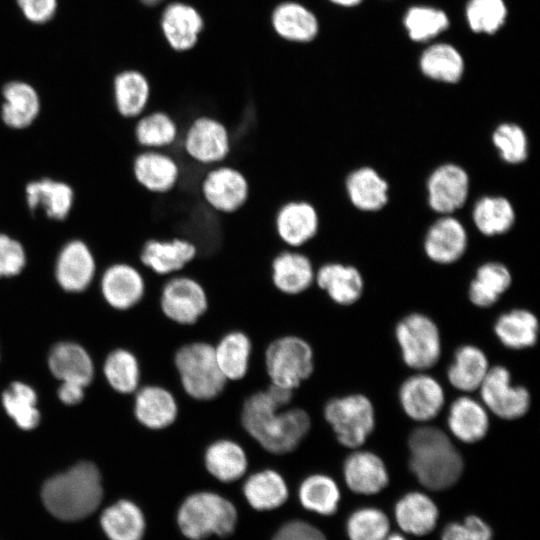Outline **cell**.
I'll return each instance as SVG.
<instances>
[{
	"mask_svg": "<svg viewBox=\"0 0 540 540\" xmlns=\"http://www.w3.org/2000/svg\"><path fill=\"white\" fill-rule=\"evenodd\" d=\"M157 303L165 319L182 327L196 325L210 311L206 288L198 279L186 273L163 280Z\"/></svg>",
	"mask_w": 540,
	"mask_h": 540,
	"instance_id": "cell-7",
	"label": "cell"
},
{
	"mask_svg": "<svg viewBox=\"0 0 540 540\" xmlns=\"http://www.w3.org/2000/svg\"><path fill=\"white\" fill-rule=\"evenodd\" d=\"M403 26L411 41L425 43L446 31L450 26V19L443 9L419 4L405 11Z\"/></svg>",
	"mask_w": 540,
	"mask_h": 540,
	"instance_id": "cell-46",
	"label": "cell"
},
{
	"mask_svg": "<svg viewBox=\"0 0 540 540\" xmlns=\"http://www.w3.org/2000/svg\"><path fill=\"white\" fill-rule=\"evenodd\" d=\"M512 283L508 267L500 262H487L479 266L468 289L472 304L480 308L494 305Z\"/></svg>",
	"mask_w": 540,
	"mask_h": 540,
	"instance_id": "cell-39",
	"label": "cell"
},
{
	"mask_svg": "<svg viewBox=\"0 0 540 540\" xmlns=\"http://www.w3.org/2000/svg\"><path fill=\"white\" fill-rule=\"evenodd\" d=\"M2 120L12 128L29 126L37 117L40 101L36 91L23 82L8 83L3 89Z\"/></svg>",
	"mask_w": 540,
	"mask_h": 540,
	"instance_id": "cell-42",
	"label": "cell"
},
{
	"mask_svg": "<svg viewBox=\"0 0 540 540\" xmlns=\"http://www.w3.org/2000/svg\"><path fill=\"white\" fill-rule=\"evenodd\" d=\"M389 528V520L384 512L373 507L354 511L346 525L350 540H384Z\"/></svg>",
	"mask_w": 540,
	"mask_h": 540,
	"instance_id": "cell-49",
	"label": "cell"
},
{
	"mask_svg": "<svg viewBox=\"0 0 540 540\" xmlns=\"http://www.w3.org/2000/svg\"><path fill=\"white\" fill-rule=\"evenodd\" d=\"M175 145L191 161L212 167L225 163L231 150V139L222 121L209 115H199L181 131Z\"/></svg>",
	"mask_w": 540,
	"mask_h": 540,
	"instance_id": "cell-9",
	"label": "cell"
},
{
	"mask_svg": "<svg viewBox=\"0 0 540 540\" xmlns=\"http://www.w3.org/2000/svg\"><path fill=\"white\" fill-rule=\"evenodd\" d=\"M51 373L61 382L88 386L94 377V365L87 351L74 342L55 344L48 355Z\"/></svg>",
	"mask_w": 540,
	"mask_h": 540,
	"instance_id": "cell-28",
	"label": "cell"
},
{
	"mask_svg": "<svg viewBox=\"0 0 540 540\" xmlns=\"http://www.w3.org/2000/svg\"><path fill=\"white\" fill-rule=\"evenodd\" d=\"M161 26L168 43L178 51L192 48L203 28V20L190 5L176 2L163 12Z\"/></svg>",
	"mask_w": 540,
	"mask_h": 540,
	"instance_id": "cell-32",
	"label": "cell"
},
{
	"mask_svg": "<svg viewBox=\"0 0 540 540\" xmlns=\"http://www.w3.org/2000/svg\"><path fill=\"white\" fill-rule=\"evenodd\" d=\"M494 332L505 347L526 349L534 346L538 340L539 321L529 310L513 309L497 318Z\"/></svg>",
	"mask_w": 540,
	"mask_h": 540,
	"instance_id": "cell-35",
	"label": "cell"
},
{
	"mask_svg": "<svg viewBox=\"0 0 540 540\" xmlns=\"http://www.w3.org/2000/svg\"><path fill=\"white\" fill-rule=\"evenodd\" d=\"M298 497L305 509L321 515H332L337 511L341 495L333 478L316 473L301 482Z\"/></svg>",
	"mask_w": 540,
	"mask_h": 540,
	"instance_id": "cell-45",
	"label": "cell"
},
{
	"mask_svg": "<svg viewBox=\"0 0 540 540\" xmlns=\"http://www.w3.org/2000/svg\"><path fill=\"white\" fill-rule=\"evenodd\" d=\"M314 285L342 306L358 301L364 289L362 275L356 267L333 260L316 267Z\"/></svg>",
	"mask_w": 540,
	"mask_h": 540,
	"instance_id": "cell-22",
	"label": "cell"
},
{
	"mask_svg": "<svg viewBox=\"0 0 540 540\" xmlns=\"http://www.w3.org/2000/svg\"><path fill=\"white\" fill-rule=\"evenodd\" d=\"M203 463L213 478L223 483H232L246 474L249 460L240 442L230 437H219L205 446Z\"/></svg>",
	"mask_w": 540,
	"mask_h": 540,
	"instance_id": "cell-23",
	"label": "cell"
},
{
	"mask_svg": "<svg viewBox=\"0 0 540 540\" xmlns=\"http://www.w3.org/2000/svg\"><path fill=\"white\" fill-rule=\"evenodd\" d=\"M263 363L269 383L296 391L314 372V350L303 337L283 334L267 344Z\"/></svg>",
	"mask_w": 540,
	"mask_h": 540,
	"instance_id": "cell-6",
	"label": "cell"
},
{
	"mask_svg": "<svg viewBox=\"0 0 540 540\" xmlns=\"http://www.w3.org/2000/svg\"><path fill=\"white\" fill-rule=\"evenodd\" d=\"M24 15L32 22L43 23L54 15L56 0H18Z\"/></svg>",
	"mask_w": 540,
	"mask_h": 540,
	"instance_id": "cell-54",
	"label": "cell"
},
{
	"mask_svg": "<svg viewBox=\"0 0 540 540\" xmlns=\"http://www.w3.org/2000/svg\"><path fill=\"white\" fill-rule=\"evenodd\" d=\"M469 185L468 173L461 166L453 163L438 166L427 180L430 208L441 215H450L465 204Z\"/></svg>",
	"mask_w": 540,
	"mask_h": 540,
	"instance_id": "cell-19",
	"label": "cell"
},
{
	"mask_svg": "<svg viewBox=\"0 0 540 540\" xmlns=\"http://www.w3.org/2000/svg\"><path fill=\"white\" fill-rule=\"evenodd\" d=\"M394 512L400 528L417 536L431 532L438 519L436 504L421 492H410L404 495L396 503Z\"/></svg>",
	"mask_w": 540,
	"mask_h": 540,
	"instance_id": "cell-36",
	"label": "cell"
},
{
	"mask_svg": "<svg viewBox=\"0 0 540 540\" xmlns=\"http://www.w3.org/2000/svg\"><path fill=\"white\" fill-rule=\"evenodd\" d=\"M467 244L468 236L463 224L451 215H442L429 227L423 248L433 262L452 264L463 256Z\"/></svg>",
	"mask_w": 540,
	"mask_h": 540,
	"instance_id": "cell-21",
	"label": "cell"
},
{
	"mask_svg": "<svg viewBox=\"0 0 540 540\" xmlns=\"http://www.w3.org/2000/svg\"><path fill=\"white\" fill-rule=\"evenodd\" d=\"M240 425L264 451L272 455L294 452L308 436L312 421L298 406L281 408L265 389L250 393L240 408Z\"/></svg>",
	"mask_w": 540,
	"mask_h": 540,
	"instance_id": "cell-1",
	"label": "cell"
},
{
	"mask_svg": "<svg viewBox=\"0 0 540 540\" xmlns=\"http://www.w3.org/2000/svg\"><path fill=\"white\" fill-rule=\"evenodd\" d=\"M178 526L190 540H203L215 534L230 535L237 523V510L232 502L212 491L188 495L177 513Z\"/></svg>",
	"mask_w": 540,
	"mask_h": 540,
	"instance_id": "cell-5",
	"label": "cell"
},
{
	"mask_svg": "<svg viewBox=\"0 0 540 540\" xmlns=\"http://www.w3.org/2000/svg\"><path fill=\"white\" fill-rule=\"evenodd\" d=\"M180 133L177 121L159 109L142 114L133 125V136L141 149L167 150L178 142Z\"/></svg>",
	"mask_w": 540,
	"mask_h": 540,
	"instance_id": "cell-31",
	"label": "cell"
},
{
	"mask_svg": "<svg viewBox=\"0 0 540 540\" xmlns=\"http://www.w3.org/2000/svg\"><path fill=\"white\" fill-rule=\"evenodd\" d=\"M464 16L472 32L493 35L504 25L508 9L504 0H468Z\"/></svg>",
	"mask_w": 540,
	"mask_h": 540,
	"instance_id": "cell-48",
	"label": "cell"
},
{
	"mask_svg": "<svg viewBox=\"0 0 540 540\" xmlns=\"http://www.w3.org/2000/svg\"><path fill=\"white\" fill-rule=\"evenodd\" d=\"M219 369L228 382L243 380L249 370L253 355V341L241 329H232L222 334L213 344Z\"/></svg>",
	"mask_w": 540,
	"mask_h": 540,
	"instance_id": "cell-26",
	"label": "cell"
},
{
	"mask_svg": "<svg viewBox=\"0 0 540 540\" xmlns=\"http://www.w3.org/2000/svg\"><path fill=\"white\" fill-rule=\"evenodd\" d=\"M101 292L112 308L119 311L130 310L145 298L146 277L140 268L132 263H114L102 275Z\"/></svg>",
	"mask_w": 540,
	"mask_h": 540,
	"instance_id": "cell-17",
	"label": "cell"
},
{
	"mask_svg": "<svg viewBox=\"0 0 540 540\" xmlns=\"http://www.w3.org/2000/svg\"><path fill=\"white\" fill-rule=\"evenodd\" d=\"M492 530L478 516L471 515L463 523H450L441 535V540H491Z\"/></svg>",
	"mask_w": 540,
	"mask_h": 540,
	"instance_id": "cell-51",
	"label": "cell"
},
{
	"mask_svg": "<svg viewBox=\"0 0 540 540\" xmlns=\"http://www.w3.org/2000/svg\"><path fill=\"white\" fill-rule=\"evenodd\" d=\"M399 402L412 420L427 422L435 418L445 403L442 385L434 377L418 373L408 377L400 386Z\"/></svg>",
	"mask_w": 540,
	"mask_h": 540,
	"instance_id": "cell-20",
	"label": "cell"
},
{
	"mask_svg": "<svg viewBox=\"0 0 540 540\" xmlns=\"http://www.w3.org/2000/svg\"><path fill=\"white\" fill-rule=\"evenodd\" d=\"M409 467L419 483L430 490L455 484L463 472V459L448 435L434 426H420L408 438Z\"/></svg>",
	"mask_w": 540,
	"mask_h": 540,
	"instance_id": "cell-2",
	"label": "cell"
},
{
	"mask_svg": "<svg viewBox=\"0 0 540 540\" xmlns=\"http://www.w3.org/2000/svg\"><path fill=\"white\" fill-rule=\"evenodd\" d=\"M103 497L98 468L82 461L48 479L41 491L46 509L56 518L77 521L92 514Z\"/></svg>",
	"mask_w": 540,
	"mask_h": 540,
	"instance_id": "cell-3",
	"label": "cell"
},
{
	"mask_svg": "<svg viewBox=\"0 0 540 540\" xmlns=\"http://www.w3.org/2000/svg\"><path fill=\"white\" fill-rule=\"evenodd\" d=\"M395 336L404 363L415 370L433 367L441 355V338L437 325L428 316L411 313L396 325Z\"/></svg>",
	"mask_w": 540,
	"mask_h": 540,
	"instance_id": "cell-10",
	"label": "cell"
},
{
	"mask_svg": "<svg viewBox=\"0 0 540 540\" xmlns=\"http://www.w3.org/2000/svg\"><path fill=\"white\" fill-rule=\"evenodd\" d=\"M418 66L426 78L450 85L460 82L465 71L462 54L447 42H435L423 49Z\"/></svg>",
	"mask_w": 540,
	"mask_h": 540,
	"instance_id": "cell-30",
	"label": "cell"
},
{
	"mask_svg": "<svg viewBox=\"0 0 540 540\" xmlns=\"http://www.w3.org/2000/svg\"><path fill=\"white\" fill-rule=\"evenodd\" d=\"M242 490L249 505L259 511L278 508L289 497L284 477L270 468L249 475L244 481Z\"/></svg>",
	"mask_w": 540,
	"mask_h": 540,
	"instance_id": "cell-33",
	"label": "cell"
},
{
	"mask_svg": "<svg viewBox=\"0 0 540 540\" xmlns=\"http://www.w3.org/2000/svg\"><path fill=\"white\" fill-rule=\"evenodd\" d=\"M478 390L485 408L501 419L521 418L530 408L529 391L512 385L511 374L504 366L490 368Z\"/></svg>",
	"mask_w": 540,
	"mask_h": 540,
	"instance_id": "cell-12",
	"label": "cell"
},
{
	"mask_svg": "<svg viewBox=\"0 0 540 540\" xmlns=\"http://www.w3.org/2000/svg\"><path fill=\"white\" fill-rule=\"evenodd\" d=\"M493 145L508 164H520L528 156V139L524 129L516 123H501L492 134Z\"/></svg>",
	"mask_w": 540,
	"mask_h": 540,
	"instance_id": "cell-50",
	"label": "cell"
},
{
	"mask_svg": "<svg viewBox=\"0 0 540 540\" xmlns=\"http://www.w3.org/2000/svg\"><path fill=\"white\" fill-rule=\"evenodd\" d=\"M350 203L365 212L382 209L388 202L389 185L372 167H360L351 171L344 181Z\"/></svg>",
	"mask_w": 540,
	"mask_h": 540,
	"instance_id": "cell-29",
	"label": "cell"
},
{
	"mask_svg": "<svg viewBox=\"0 0 540 540\" xmlns=\"http://www.w3.org/2000/svg\"><path fill=\"white\" fill-rule=\"evenodd\" d=\"M131 170L135 182L153 194L170 192L181 176L178 160L167 150H140L132 160Z\"/></svg>",
	"mask_w": 540,
	"mask_h": 540,
	"instance_id": "cell-15",
	"label": "cell"
},
{
	"mask_svg": "<svg viewBox=\"0 0 540 540\" xmlns=\"http://www.w3.org/2000/svg\"><path fill=\"white\" fill-rule=\"evenodd\" d=\"M272 25L283 38L296 42L313 40L319 30L316 16L305 6L285 2L277 6L272 14Z\"/></svg>",
	"mask_w": 540,
	"mask_h": 540,
	"instance_id": "cell-40",
	"label": "cell"
},
{
	"mask_svg": "<svg viewBox=\"0 0 540 540\" xmlns=\"http://www.w3.org/2000/svg\"><path fill=\"white\" fill-rule=\"evenodd\" d=\"M95 260L88 246L73 240L60 251L55 276L58 284L67 292L84 291L93 280Z\"/></svg>",
	"mask_w": 540,
	"mask_h": 540,
	"instance_id": "cell-25",
	"label": "cell"
},
{
	"mask_svg": "<svg viewBox=\"0 0 540 540\" xmlns=\"http://www.w3.org/2000/svg\"><path fill=\"white\" fill-rule=\"evenodd\" d=\"M343 476L350 490L364 495L380 492L389 482L383 460L377 454L366 450H355L346 457Z\"/></svg>",
	"mask_w": 540,
	"mask_h": 540,
	"instance_id": "cell-24",
	"label": "cell"
},
{
	"mask_svg": "<svg viewBox=\"0 0 540 540\" xmlns=\"http://www.w3.org/2000/svg\"><path fill=\"white\" fill-rule=\"evenodd\" d=\"M325 421L337 441L346 448L361 447L375 427V410L363 394L334 397L323 407Z\"/></svg>",
	"mask_w": 540,
	"mask_h": 540,
	"instance_id": "cell-8",
	"label": "cell"
},
{
	"mask_svg": "<svg viewBox=\"0 0 540 540\" xmlns=\"http://www.w3.org/2000/svg\"><path fill=\"white\" fill-rule=\"evenodd\" d=\"M447 426L451 434L463 443L482 440L489 430V416L485 406L469 396H460L450 405Z\"/></svg>",
	"mask_w": 540,
	"mask_h": 540,
	"instance_id": "cell-27",
	"label": "cell"
},
{
	"mask_svg": "<svg viewBox=\"0 0 540 540\" xmlns=\"http://www.w3.org/2000/svg\"><path fill=\"white\" fill-rule=\"evenodd\" d=\"M25 193L31 210L42 208L48 217L56 220L66 218L74 199L73 190L68 184L52 179L30 182Z\"/></svg>",
	"mask_w": 540,
	"mask_h": 540,
	"instance_id": "cell-37",
	"label": "cell"
},
{
	"mask_svg": "<svg viewBox=\"0 0 540 540\" xmlns=\"http://www.w3.org/2000/svg\"><path fill=\"white\" fill-rule=\"evenodd\" d=\"M196 255L197 248L189 240L178 237L149 239L140 249L138 264L144 271L167 278L182 273Z\"/></svg>",
	"mask_w": 540,
	"mask_h": 540,
	"instance_id": "cell-14",
	"label": "cell"
},
{
	"mask_svg": "<svg viewBox=\"0 0 540 540\" xmlns=\"http://www.w3.org/2000/svg\"><path fill=\"white\" fill-rule=\"evenodd\" d=\"M329 1L337 6H341L345 8L356 7L363 2V0H329Z\"/></svg>",
	"mask_w": 540,
	"mask_h": 540,
	"instance_id": "cell-57",
	"label": "cell"
},
{
	"mask_svg": "<svg viewBox=\"0 0 540 540\" xmlns=\"http://www.w3.org/2000/svg\"><path fill=\"white\" fill-rule=\"evenodd\" d=\"M114 97L117 111L123 118H138L144 114L149 104L150 84L138 71L122 72L114 81Z\"/></svg>",
	"mask_w": 540,
	"mask_h": 540,
	"instance_id": "cell-41",
	"label": "cell"
},
{
	"mask_svg": "<svg viewBox=\"0 0 540 540\" xmlns=\"http://www.w3.org/2000/svg\"><path fill=\"white\" fill-rule=\"evenodd\" d=\"M145 4L147 5H155L159 2H161L162 0H142Z\"/></svg>",
	"mask_w": 540,
	"mask_h": 540,
	"instance_id": "cell-59",
	"label": "cell"
},
{
	"mask_svg": "<svg viewBox=\"0 0 540 540\" xmlns=\"http://www.w3.org/2000/svg\"><path fill=\"white\" fill-rule=\"evenodd\" d=\"M274 228L278 239L288 249L300 250L312 241L320 229V216L307 200H289L276 211Z\"/></svg>",
	"mask_w": 540,
	"mask_h": 540,
	"instance_id": "cell-13",
	"label": "cell"
},
{
	"mask_svg": "<svg viewBox=\"0 0 540 540\" xmlns=\"http://www.w3.org/2000/svg\"><path fill=\"white\" fill-rule=\"evenodd\" d=\"M173 366L183 392L192 400L210 402L219 398L227 380L218 367L214 346L205 340L180 345L173 354Z\"/></svg>",
	"mask_w": 540,
	"mask_h": 540,
	"instance_id": "cell-4",
	"label": "cell"
},
{
	"mask_svg": "<svg viewBox=\"0 0 540 540\" xmlns=\"http://www.w3.org/2000/svg\"><path fill=\"white\" fill-rule=\"evenodd\" d=\"M265 390L271 400L281 408L290 406L295 396L294 390L271 383L267 385Z\"/></svg>",
	"mask_w": 540,
	"mask_h": 540,
	"instance_id": "cell-56",
	"label": "cell"
},
{
	"mask_svg": "<svg viewBox=\"0 0 540 540\" xmlns=\"http://www.w3.org/2000/svg\"><path fill=\"white\" fill-rule=\"evenodd\" d=\"M515 210L502 196H483L473 206L472 219L476 228L485 236L508 232L515 223Z\"/></svg>",
	"mask_w": 540,
	"mask_h": 540,
	"instance_id": "cell-43",
	"label": "cell"
},
{
	"mask_svg": "<svg viewBox=\"0 0 540 540\" xmlns=\"http://www.w3.org/2000/svg\"><path fill=\"white\" fill-rule=\"evenodd\" d=\"M489 369L486 354L477 346L467 344L455 351L447 378L454 388L472 392L479 389Z\"/></svg>",
	"mask_w": 540,
	"mask_h": 540,
	"instance_id": "cell-34",
	"label": "cell"
},
{
	"mask_svg": "<svg viewBox=\"0 0 540 540\" xmlns=\"http://www.w3.org/2000/svg\"><path fill=\"white\" fill-rule=\"evenodd\" d=\"M25 264L26 254L20 242L0 233V277L19 274Z\"/></svg>",
	"mask_w": 540,
	"mask_h": 540,
	"instance_id": "cell-52",
	"label": "cell"
},
{
	"mask_svg": "<svg viewBox=\"0 0 540 540\" xmlns=\"http://www.w3.org/2000/svg\"><path fill=\"white\" fill-rule=\"evenodd\" d=\"M100 523L110 540H142L145 532V518L141 509L125 499L107 507Z\"/></svg>",
	"mask_w": 540,
	"mask_h": 540,
	"instance_id": "cell-38",
	"label": "cell"
},
{
	"mask_svg": "<svg viewBox=\"0 0 540 540\" xmlns=\"http://www.w3.org/2000/svg\"><path fill=\"white\" fill-rule=\"evenodd\" d=\"M134 417L140 425L151 431H164L172 427L180 415V406L174 393L159 384L139 387L133 403Z\"/></svg>",
	"mask_w": 540,
	"mask_h": 540,
	"instance_id": "cell-18",
	"label": "cell"
},
{
	"mask_svg": "<svg viewBox=\"0 0 540 540\" xmlns=\"http://www.w3.org/2000/svg\"><path fill=\"white\" fill-rule=\"evenodd\" d=\"M316 266L300 250L284 249L277 253L270 264V282L281 295L297 297L314 286Z\"/></svg>",
	"mask_w": 540,
	"mask_h": 540,
	"instance_id": "cell-16",
	"label": "cell"
},
{
	"mask_svg": "<svg viewBox=\"0 0 540 540\" xmlns=\"http://www.w3.org/2000/svg\"><path fill=\"white\" fill-rule=\"evenodd\" d=\"M85 387L74 382H61L57 394L59 400L65 405H76L84 398Z\"/></svg>",
	"mask_w": 540,
	"mask_h": 540,
	"instance_id": "cell-55",
	"label": "cell"
},
{
	"mask_svg": "<svg viewBox=\"0 0 540 540\" xmlns=\"http://www.w3.org/2000/svg\"><path fill=\"white\" fill-rule=\"evenodd\" d=\"M103 372L108 384L118 393L132 394L140 386L139 360L127 349L118 348L111 351L105 359Z\"/></svg>",
	"mask_w": 540,
	"mask_h": 540,
	"instance_id": "cell-47",
	"label": "cell"
},
{
	"mask_svg": "<svg viewBox=\"0 0 540 540\" xmlns=\"http://www.w3.org/2000/svg\"><path fill=\"white\" fill-rule=\"evenodd\" d=\"M1 402L7 415L22 430L35 429L41 419L37 393L28 384L12 382L2 393Z\"/></svg>",
	"mask_w": 540,
	"mask_h": 540,
	"instance_id": "cell-44",
	"label": "cell"
},
{
	"mask_svg": "<svg viewBox=\"0 0 540 540\" xmlns=\"http://www.w3.org/2000/svg\"><path fill=\"white\" fill-rule=\"evenodd\" d=\"M205 204L221 214H232L244 206L249 197V183L237 168L219 164L209 167L200 182Z\"/></svg>",
	"mask_w": 540,
	"mask_h": 540,
	"instance_id": "cell-11",
	"label": "cell"
},
{
	"mask_svg": "<svg viewBox=\"0 0 540 540\" xmlns=\"http://www.w3.org/2000/svg\"><path fill=\"white\" fill-rule=\"evenodd\" d=\"M272 540H326V537L313 525L296 520L283 525Z\"/></svg>",
	"mask_w": 540,
	"mask_h": 540,
	"instance_id": "cell-53",
	"label": "cell"
},
{
	"mask_svg": "<svg viewBox=\"0 0 540 540\" xmlns=\"http://www.w3.org/2000/svg\"><path fill=\"white\" fill-rule=\"evenodd\" d=\"M384 540H406V539L399 534H392V535H388Z\"/></svg>",
	"mask_w": 540,
	"mask_h": 540,
	"instance_id": "cell-58",
	"label": "cell"
}]
</instances>
